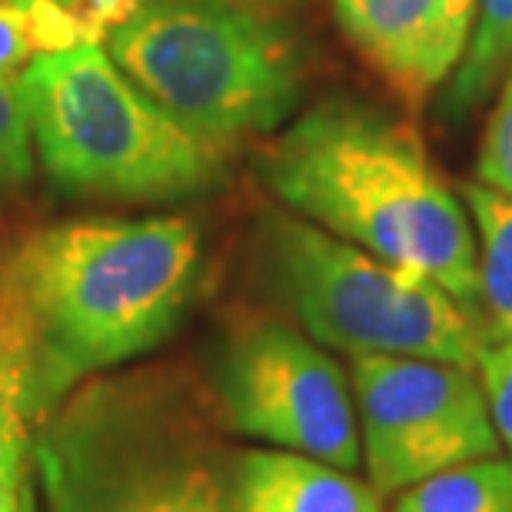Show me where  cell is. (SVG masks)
Masks as SVG:
<instances>
[{
    "instance_id": "cell-8",
    "label": "cell",
    "mask_w": 512,
    "mask_h": 512,
    "mask_svg": "<svg viewBox=\"0 0 512 512\" xmlns=\"http://www.w3.org/2000/svg\"><path fill=\"white\" fill-rule=\"evenodd\" d=\"M350 380L366 483L380 496L503 449L479 370L363 353L353 356Z\"/></svg>"
},
{
    "instance_id": "cell-17",
    "label": "cell",
    "mask_w": 512,
    "mask_h": 512,
    "mask_svg": "<svg viewBox=\"0 0 512 512\" xmlns=\"http://www.w3.org/2000/svg\"><path fill=\"white\" fill-rule=\"evenodd\" d=\"M479 380L486 386L489 413H493L499 443L512 453V336L489 343L479 356Z\"/></svg>"
},
{
    "instance_id": "cell-15",
    "label": "cell",
    "mask_w": 512,
    "mask_h": 512,
    "mask_svg": "<svg viewBox=\"0 0 512 512\" xmlns=\"http://www.w3.org/2000/svg\"><path fill=\"white\" fill-rule=\"evenodd\" d=\"M20 74L0 70V190L20 187L34 173V133Z\"/></svg>"
},
{
    "instance_id": "cell-7",
    "label": "cell",
    "mask_w": 512,
    "mask_h": 512,
    "mask_svg": "<svg viewBox=\"0 0 512 512\" xmlns=\"http://www.w3.org/2000/svg\"><path fill=\"white\" fill-rule=\"evenodd\" d=\"M210 396L230 433L353 473L363 463L353 380L310 333L243 320L223 336Z\"/></svg>"
},
{
    "instance_id": "cell-14",
    "label": "cell",
    "mask_w": 512,
    "mask_h": 512,
    "mask_svg": "<svg viewBox=\"0 0 512 512\" xmlns=\"http://www.w3.org/2000/svg\"><path fill=\"white\" fill-rule=\"evenodd\" d=\"M389 512H512V459L483 456L399 489Z\"/></svg>"
},
{
    "instance_id": "cell-19",
    "label": "cell",
    "mask_w": 512,
    "mask_h": 512,
    "mask_svg": "<svg viewBox=\"0 0 512 512\" xmlns=\"http://www.w3.org/2000/svg\"><path fill=\"white\" fill-rule=\"evenodd\" d=\"M4 416H24L30 423L27 406V373L14 336L0 320V419Z\"/></svg>"
},
{
    "instance_id": "cell-11",
    "label": "cell",
    "mask_w": 512,
    "mask_h": 512,
    "mask_svg": "<svg viewBox=\"0 0 512 512\" xmlns=\"http://www.w3.org/2000/svg\"><path fill=\"white\" fill-rule=\"evenodd\" d=\"M94 0H0V70L20 74L34 60L100 44Z\"/></svg>"
},
{
    "instance_id": "cell-13",
    "label": "cell",
    "mask_w": 512,
    "mask_h": 512,
    "mask_svg": "<svg viewBox=\"0 0 512 512\" xmlns=\"http://www.w3.org/2000/svg\"><path fill=\"white\" fill-rule=\"evenodd\" d=\"M512 70V0H479L466 54L449 74L439 110L446 120H463L503 84Z\"/></svg>"
},
{
    "instance_id": "cell-4",
    "label": "cell",
    "mask_w": 512,
    "mask_h": 512,
    "mask_svg": "<svg viewBox=\"0 0 512 512\" xmlns=\"http://www.w3.org/2000/svg\"><path fill=\"white\" fill-rule=\"evenodd\" d=\"M104 50L153 104L223 150L283 127L303 97L300 40L263 7L140 0L107 27Z\"/></svg>"
},
{
    "instance_id": "cell-9",
    "label": "cell",
    "mask_w": 512,
    "mask_h": 512,
    "mask_svg": "<svg viewBox=\"0 0 512 512\" xmlns=\"http://www.w3.org/2000/svg\"><path fill=\"white\" fill-rule=\"evenodd\" d=\"M476 7L479 0H333L343 37L413 110L463 60Z\"/></svg>"
},
{
    "instance_id": "cell-12",
    "label": "cell",
    "mask_w": 512,
    "mask_h": 512,
    "mask_svg": "<svg viewBox=\"0 0 512 512\" xmlns=\"http://www.w3.org/2000/svg\"><path fill=\"white\" fill-rule=\"evenodd\" d=\"M463 200L479 240V320L486 340L499 343L512 336V197L476 180Z\"/></svg>"
},
{
    "instance_id": "cell-1",
    "label": "cell",
    "mask_w": 512,
    "mask_h": 512,
    "mask_svg": "<svg viewBox=\"0 0 512 512\" xmlns=\"http://www.w3.org/2000/svg\"><path fill=\"white\" fill-rule=\"evenodd\" d=\"M200 276V230L183 217H87L30 233L0 273V320L40 423L94 373L177 330Z\"/></svg>"
},
{
    "instance_id": "cell-16",
    "label": "cell",
    "mask_w": 512,
    "mask_h": 512,
    "mask_svg": "<svg viewBox=\"0 0 512 512\" xmlns=\"http://www.w3.org/2000/svg\"><path fill=\"white\" fill-rule=\"evenodd\" d=\"M476 173L479 183L512 197V70L499 84V97L493 110H489L483 143H479Z\"/></svg>"
},
{
    "instance_id": "cell-6",
    "label": "cell",
    "mask_w": 512,
    "mask_h": 512,
    "mask_svg": "<svg viewBox=\"0 0 512 512\" xmlns=\"http://www.w3.org/2000/svg\"><path fill=\"white\" fill-rule=\"evenodd\" d=\"M263 270L303 333L350 356H416L476 370L483 320L443 286L386 263L296 213L260 223Z\"/></svg>"
},
{
    "instance_id": "cell-10",
    "label": "cell",
    "mask_w": 512,
    "mask_h": 512,
    "mask_svg": "<svg viewBox=\"0 0 512 512\" xmlns=\"http://www.w3.org/2000/svg\"><path fill=\"white\" fill-rule=\"evenodd\" d=\"M230 512H383V503L346 469L266 446L233 459Z\"/></svg>"
},
{
    "instance_id": "cell-20",
    "label": "cell",
    "mask_w": 512,
    "mask_h": 512,
    "mask_svg": "<svg viewBox=\"0 0 512 512\" xmlns=\"http://www.w3.org/2000/svg\"><path fill=\"white\" fill-rule=\"evenodd\" d=\"M127 4H140V0H127ZM227 4H247V7H263V10H270L273 4H290V0H227Z\"/></svg>"
},
{
    "instance_id": "cell-2",
    "label": "cell",
    "mask_w": 512,
    "mask_h": 512,
    "mask_svg": "<svg viewBox=\"0 0 512 512\" xmlns=\"http://www.w3.org/2000/svg\"><path fill=\"white\" fill-rule=\"evenodd\" d=\"M256 170L296 217L439 283L479 316L473 220L413 124L326 97L266 143Z\"/></svg>"
},
{
    "instance_id": "cell-18",
    "label": "cell",
    "mask_w": 512,
    "mask_h": 512,
    "mask_svg": "<svg viewBox=\"0 0 512 512\" xmlns=\"http://www.w3.org/2000/svg\"><path fill=\"white\" fill-rule=\"evenodd\" d=\"M34 476L30 469V423L24 416L0 419V493Z\"/></svg>"
},
{
    "instance_id": "cell-5",
    "label": "cell",
    "mask_w": 512,
    "mask_h": 512,
    "mask_svg": "<svg viewBox=\"0 0 512 512\" xmlns=\"http://www.w3.org/2000/svg\"><path fill=\"white\" fill-rule=\"evenodd\" d=\"M20 80L37 157L64 193L170 203L227 177V150L153 104L100 44L40 57Z\"/></svg>"
},
{
    "instance_id": "cell-3",
    "label": "cell",
    "mask_w": 512,
    "mask_h": 512,
    "mask_svg": "<svg viewBox=\"0 0 512 512\" xmlns=\"http://www.w3.org/2000/svg\"><path fill=\"white\" fill-rule=\"evenodd\" d=\"M213 396L163 370L90 376L30 433L44 512H230Z\"/></svg>"
}]
</instances>
